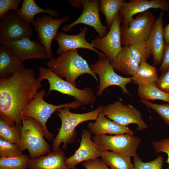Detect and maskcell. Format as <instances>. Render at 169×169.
<instances>
[{
    "label": "cell",
    "instance_id": "cell-1",
    "mask_svg": "<svg viewBox=\"0 0 169 169\" xmlns=\"http://www.w3.org/2000/svg\"><path fill=\"white\" fill-rule=\"evenodd\" d=\"M42 87L34 70L23 64L11 77L0 80V118L21 127L24 109Z\"/></svg>",
    "mask_w": 169,
    "mask_h": 169
},
{
    "label": "cell",
    "instance_id": "cell-2",
    "mask_svg": "<svg viewBox=\"0 0 169 169\" xmlns=\"http://www.w3.org/2000/svg\"><path fill=\"white\" fill-rule=\"evenodd\" d=\"M46 65L58 76L65 78L66 81L75 86L77 78L84 74L91 75L98 81L96 74L91 70L87 61L78 54L77 49L62 52L58 58H52Z\"/></svg>",
    "mask_w": 169,
    "mask_h": 169
},
{
    "label": "cell",
    "instance_id": "cell-3",
    "mask_svg": "<svg viewBox=\"0 0 169 169\" xmlns=\"http://www.w3.org/2000/svg\"><path fill=\"white\" fill-rule=\"evenodd\" d=\"M104 108L100 105L93 111L84 113H72L69 107L61 108L56 111L57 115L61 121L60 128L53 142L52 151L59 148L61 144L63 143L62 148L66 149L68 144L73 143L76 136L75 128L84 122L95 120L99 114L102 112Z\"/></svg>",
    "mask_w": 169,
    "mask_h": 169
},
{
    "label": "cell",
    "instance_id": "cell-4",
    "mask_svg": "<svg viewBox=\"0 0 169 169\" xmlns=\"http://www.w3.org/2000/svg\"><path fill=\"white\" fill-rule=\"evenodd\" d=\"M19 146L23 152L28 151L30 159L39 157L51 151L50 145L44 138V129L36 120L30 117L23 116Z\"/></svg>",
    "mask_w": 169,
    "mask_h": 169
},
{
    "label": "cell",
    "instance_id": "cell-5",
    "mask_svg": "<svg viewBox=\"0 0 169 169\" xmlns=\"http://www.w3.org/2000/svg\"><path fill=\"white\" fill-rule=\"evenodd\" d=\"M45 95L44 90L38 91L32 100L25 107L23 116L31 117L39 122L44 129L45 138L51 141L54 140V135L48 130L46 123L53 113L59 108L69 107L77 109L82 105L77 101L58 105H53L44 100V97Z\"/></svg>",
    "mask_w": 169,
    "mask_h": 169
},
{
    "label": "cell",
    "instance_id": "cell-6",
    "mask_svg": "<svg viewBox=\"0 0 169 169\" xmlns=\"http://www.w3.org/2000/svg\"><path fill=\"white\" fill-rule=\"evenodd\" d=\"M38 79L41 82L47 79L49 84L48 95L53 90L62 94L71 96L80 102L82 105H93L96 100V96L93 90L89 87H84L80 89L64 80L57 75L49 68L40 67L38 69Z\"/></svg>",
    "mask_w": 169,
    "mask_h": 169
},
{
    "label": "cell",
    "instance_id": "cell-7",
    "mask_svg": "<svg viewBox=\"0 0 169 169\" xmlns=\"http://www.w3.org/2000/svg\"><path fill=\"white\" fill-rule=\"evenodd\" d=\"M92 139L101 151L110 150L133 157L137 154L136 150L141 141L140 137L130 134L95 135Z\"/></svg>",
    "mask_w": 169,
    "mask_h": 169
},
{
    "label": "cell",
    "instance_id": "cell-8",
    "mask_svg": "<svg viewBox=\"0 0 169 169\" xmlns=\"http://www.w3.org/2000/svg\"><path fill=\"white\" fill-rule=\"evenodd\" d=\"M90 67L91 70L99 76V85L96 93L97 96H100L105 89L112 85L120 87L123 94L130 95L126 85L132 82L131 77H122L116 73L110 59L106 55L99 56L98 60Z\"/></svg>",
    "mask_w": 169,
    "mask_h": 169
},
{
    "label": "cell",
    "instance_id": "cell-9",
    "mask_svg": "<svg viewBox=\"0 0 169 169\" xmlns=\"http://www.w3.org/2000/svg\"><path fill=\"white\" fill-rule=\"evenodd\" d=\"M156 17L148 11L139 13L130 22L127 27L120 26L122 45H128L136 41L146 40L155 22Z\"/></svg>",
    "mask_w": 169,
    "mask_h": 169
},
{
    "label": "cell",
    "instance_id": "cell-10",
    "mask_svg": "<svg viewBox=\"0 0 169 169\" xmlns=\"http://www.w3.org/2000/svg\"><path fill=\"white\" fill-rule=\"evenodd\" d=\"M102 113L109 119L121 125L136 124V131H142L148 127L139 110L133 105H124L120 101L105 105Z\"/></svg>",
    "mask_w": 169,
    "mask_h": 169
},
{
    "label": "cell",
    "instance_id": "cell-11",
    "mask_svg": "<svg viewBox=\"0 0 169 169\" xmlns=\"http://www.w3.org/2000/svg\"><path fill=\"white\" fill-rule=\"evenodd\" d=\"M30 24L16 11L8 12L0 18V42L29 38L33 33Z\"/></svg>",
    "mask_w": 169,
    "mask_h": 169
},
{
    "label": "cell",
    "instance_id": "cell-12",
    "mask_svg": "<svg viewBox=\"0 0 169 169\" xmlns=\"http://www.w3.org/2000/svg\"><path fill=\"white\" fill-rule=\"evenodd\" d=\"M69 18V15L53 18L49 15L44 14L37 17L32 24L38 33L39 42L45 48L49 60L53 56L51 48L52 41L55 38L61 25L67 22Z\"/></svg>",
    "mask_w": 169,
    "mask_h": 169
},
{
    "label": "cell",
    "instance_id": "cell-13",
    "mask_svg": "<svg viewBox=\"0 0 169 169\" xmlns=\"http://www.w3.org/2000/svg\"><path fill=\"white\" fill-rule=\"evenodd\" d=\"M0 44L8 48L21 62L28 59H48L44 46L40 42L31 40L29 38L1 41Z\"/></svg>",
    "mask_w": 169,
    "mask_h": 169
},
{
    "label": "cell",
    "instance_id": "cell-14",
    "mask_svg": "<svg viewBox=\"0 0 169 169\" xmlns=\"http://www.w3.org/2000/svg\"><path fill=\"white\" fill-rule=\"evenodd\" d=\"M121 23L118 14L107 34L103 38L96 37L91 41L94 47L102 51L110 61L115 58L122 48L120 30Z\"/></svg>",
    "mask_w": 169,
    "mask_h": 169
},
{
    "label": "cell",
    "instance_id": "cell-15",
    "mask_svg": "<svg viewBox=\"0 0 169 169\" xmlns=\"http://www.w3.org/2000/svg\"><path fill=\"white\" fill-rule=\"evenodd\" d=\"M100 3L99 0H85L81 14L75 21L64 26L62 28L64 32L69 31L78 24H84L93 27L100 38L105 37L107 33V27L103 25L100 19Z\"/></svg>",
    "mask_w": 169,
    "mask_h": 169
},
{
    "label": "cell",
    "instance_id": "cell-16",
    "mask_svg": "<svg viewBox=\"0 0 169 169\" xmlns=\"http://www.w3.org/2000/svg\"><path fill=\"white\" fill-rule=\"evenodd\" d=\"M165 0H131L125 2L119 13L122 25L127 27L133 16L151 9H159L169 11V3Z\"/></svg>",
    "mask_w": 169,
    "mask_h": 169
},
{
    "label": "cell",
    "instance_id": "cell-17",
    "mask_svg": "<svg viewBox=\"0 0 169 169\" xmlns=\"http://www.w3.org/2000/svg\"><path fill=\"white\" fill-rule=\"evenodd\" d=\"M101 152L92 141L90 131L83 130L79 148L73 155L66 158L65 163L70 169H76V166L78 164L100 157Z\"/></svg>",
    "mask_w": 169,
    "mask_h": 169
},
{
    "label": "cell",
    "instance_id": "cell-18",
    "mask_svg": "<svg viewBox=\"0 0 169 169\" xmlns=\"http://www.w3.org/2000/svg\"><path fill=\"white\" fill-rule=\"evenodd\" d=\"M88 30L87 27H84L80 28L79 33L74 35L66 34L64 32H58L54 39L58 45L57 54L59 55L65 51L83 48L93 51L99 56L105 55L97 51L91 43L86 40L85 37Z\"/></svg>",
    "mask_w": 169,
    "mask_h": 169
},
{
    "label": "cell",
    "instance_id": "cell-19",
    "mask_svg": "<svg viewBox=\"0 0 169 169\" xmlns=\"http://www.w3.org/2000/svg\"><path fill=\"white\" fill-rule=\"evenodd\" d=\"M163 13L161 12L146 40L152 55L155 65L161 64L163 58L165 47L163 35Z\"/></svg>",
    "mask_w": 169,
    "mask_h": 169
},
{
    "label": "cell",
    "instance_id": "cell-20",
    "mask_svg": "<svg viewBox=\"0 0 169 169\" xmlns=\"http://www.w3.org/2000/svg\"><path fill=\"white\" fill-rule=\"evenodd\" d=\"M87 128L90 132L95 135L134 134V131L127 126L121 125L107 119L102 112L99 114L95 122L88 123Z\"/></svg>",
    "mask_w": 169,
    "mask_h": 169
},
{
    "label": "cell",
    "instance_id": "cell-21",
    "mask_svg": "<svg viewBox=\"0 0 169 169\" xmlns=\"http://www.w3.org/2000/svg\"><path fill=\"white\" fill-rule=\"evenodd\" d=\"M64 152L59 148L35 159H30L28 169H70L66 164Z\"/></svg>",
    "mask_w": 169,
    "mask_h": 169
},
{
    "label": "cell",
    "instance_id": "cell-22",
    "mask_svg": "<svg viewBox=\"0 0 169 169\" xmlns=\"http://www.w3.org/2000/svg\"><path fill=\"white\" fill-rule=\"evenodd\" d=\"M110 62L116 71L127 76L133 75L139 66L132 56L128 45L123 46L118 54Z\"/></svg>",
    "mask_w": 169,
    "mask_h": 169
},
{
    "label": "cell",
    "instance_id": "cell-23",
    "mask_svg": "<svg viewBox=\"0 0 169 169\" xmlns=\"http://www.w3.org/2000/svg\"><path fill=\"white\" fill-rule=\"evenodd\" d=\"M23 64L7 47L0 45V80L11 77Z\"/></svg>",
    "mask_w": 169,
    "mask_h": 169
},
{
    "label": "cell",
    "instance_id": "cell-24",
    "mask_svg": "<svg viewBox=\"0 0 169 169\" xmlns=\"http://www.w3.org/2000/svg\"><path fill=\"white\" fill-rule=\"evenodd\" d=\"M17 12L23 19L32 24L35 20V16L39 13L48 14L56 18L60 17L57 10L48 8H42L37 5L34 0H23L20 8Z\"/></svg>",
    "mask_w": 169,
    "mask_h": 169
},
{
    "label": "cell",
    "instance_id": "cell-25",
    "mask_svg": "<svg viewBox=\"0 0 169 169\" xmlns=\"http://www.w3.org/2000/svg\"><path fill=\"white\" fill-rule=\"evenodd\" d=\"M101 159L110 169H133L131 157L112 151H101Z\"/></svg>",
    "mask_w": 169,
    "mask_h": 169
},
{
    "label": "cell",
    "instance_id": "cell-26",
    "mask_svg": "<svg viewBox=\"0 0 169 169\" xmlns=\"http://www.w3.org/2000/svg\"><path fill=\"white\" fill-rule=\"evenodd\" d=\"M131 77L132 82L138 86L156 83L158 79L156 68L146 61L139 65L137 70Z\"/></svg>",
    "mask_w": 169,
    "mask_h": 169
},
{
    "label": "cell",
    "instance_id": "cell-27",
    "mask_svg": "<svg viewBox=\"0 0 169 169\" xmlns=\"http://www.w3.org/2000/svg\"><path fill=\"white\" fill-rule=\"evenodd\" d=\"M125 0H101L100 11L105 18L108 28L110 29L116 16L124 4Z\"/></svg>",
    "mask_w": 169,
    "mask_h": 169
},
{
    "label": "cell",
    "instance_id": "cell-28",
    "mask_svg": "<svg viewBox=\"0 0 169 169\" xmlns=\"http://www.w3.org/2000/svg\"><path fill=\"white\" fill-rule=\"evenodd\" d=\"M137 94L142 100H159L169 103V94L158 89L156 83L144 84L138 86Z\"/></svg>",
    "mask_w": 169,
    "mask_h": 169
},
{
    "label": "cell",
    "instance_id": "cell-29",
    "mask_svg": "<svg viewBox=\"0 0 169 169\" xmlns=\"http://www.w3.org/2000/svg\"><path fill=\"white\" fill-rule=\"evenodd\" d=\"M21 127L12 125L0 118V138L12 143L19 144L21 138Z\"/></svg>",
    "mask_w": 169,
    "mask_h": 169
},
{
    "label": "cell",
    "instance_id": "cell-30",
    "mask_svg": "<svg viewBox=\"0 0 169 169\" xmlns=\"http://www.w3.org/2000/svg\"><path fill=\"white\" fill-rule=\"evenodd\" d=\"M128 46L132 56L139 65L142 62L146 61L151 54L146 40L137 41Z\"/></svg>",
    "mask_w": 169,
    "mask_h": 169
},
{
    "label": "cell",
    "instance_id": "cell-31",
    "mask_svg": "<svg viewBox=\"0 0 169 169\" xmlns=\"http://www.w3.org/2000/svg\"><path fill=\"white\" fill-rule=\"evenodd\" d=\"M30 158L27 155L0 157V169H28Z\"/></svg>",
    "mask_w": 169,
    "mask_h": 169
},
{
    "label": "cell",
    "instance_id": "cell-32",
    "mask_svg": "<svg viewBox=\"0 0 169 169\" xmlns=\"http://www.w3.org/2000/svg\"><path fill=\"white\" fill-rule=\"evenodd\" d=\"M23 154L19 144L12 143L0 138V157H9Z\"/></svg>",
    "mask_w": 169,
    "mask_h": 169
},
{
    "label": "cell",
    "instance_id": "cell-33",
    "mask_svg": "<svg viewBox=\"0 0 169 169\" xmlns=\"http://www.w3.org/2000/svg\"><path fill=\"white\" fill-rule=\"evenodd\" d=\"M133 169H162L164 157L158 156L154 160L144 162L138 154L133 157Z\"/></svg>",
    "mask_w": 169,
    "mask_h": 169
},
{
    "label": "cell",
    "instance_id": "cell-34",
    "mask_svg": "<svg viewBox=\"0 0 169 169\" xmlns=\"http://www.w3.org/2000/svg\"><path fill=\"white\" fill-rule=\"evenodd\" d=\"M147 108L150 109L156 113L169 126V103L157 104L152 103L149 100H140Z\"/></svg>",
    "mask_w": 169,
    "mask_h": 169
},
{
    "label": "cell",
    "instance_id": "cell-35",
    "mask_svg": "<svg viewBox=\"0 0 169 169\" xmlns=\"http://www.w3.org/2000/svg\"><path fill=\"white\" fill-rule=\"evenodd\" d=\"M22 2L21 0H0V18L9 11L17 12Z\"/></svg>",
    "mask_w": 169,
    "mask_h": 169
},
{
    "label": "cell",
    "instance_id": "cell-36",
    "mask_svg": "<svg viewBox=\"0 0 169 169\" xmlns=\"http://www.w3.org/2000/svg\"><path fill=\"white\" fill-rule=\"evenodd\" d=\"M152 144L156 153L164 152L166 154L167 158L166 162L169 167V137L158 141H153Z\"/></svg>",
    "mask_w": 169,
    "mask_h": 169
},
{
    "label": "cell",
    "instance_id": "cell-37",
    "mask_svg": "<svg viewBox=\"0 0 169 169\" xmlns=\"http://www.w3.org/2000/svg\"><path fill=\"white\" fill-rule=\"evenodd\" d=\"M162 73L156 84L160 90L169 94V69Z\"/></svg>",
    "mask_w": 169,
    "mask_h": 169
},
{
    "label": "cell",
    "instance_id": "cell-38",
    "mask_svg": "<svg viewBox=\"0 0 169 169\" xmlns=\"http://www.w3.org/2000/svg\"><path fill=\"white\" fill-rule=\"evenodd\" d=\"M82 165L86 169H110L101 159L98 158L84 161Z\"/></svg>",
    "mask_w": 169,
    "mask_h": 169
},
{
    "label": "cell",
    "instance_id": "cell-39",
    "mask_svg": "<svg viewBox=\"0 0 169 169\" xmlns=\"http://www.w3.org/2000/svg\"><path fill=\"white\" fill-rule=\"evenodd\" d=\"M169 69V44L165 45L162 62L159 71L163 73Z\"/></svg>",
    "mask_w": 169,
    "mask_h": 169
},
{
    "label": "cell",
    "instance_id": "cell-40",
    "mask_svg": "<svg viewBox=\"0 0 169 169\" xmlns=\"http://www.w3.org/2000/svg\"><path fill=\"white\" fill-rule=\"evenodd\" d=\"M85 1V0H69L67 2L73 7L79 8L83 7Z\"/></svg>",
    "mask_w": 169,
    "mask_h": 169
},
{
    "label": "cell",
    "instance_id": "cell-41",
    "mask_svg": "<svg viewBox=\"0 0 169 169\" xmlns=\"http://www.w3.org/2000/svg\"><path fill=\"white\" fill-rule=\"evenodd\" d=\"M163 35L165 45L169 44V23L163 28Z\"/></svg>",
    "mask_w": 169,
    "mask_h": 169
}]
</instances>
